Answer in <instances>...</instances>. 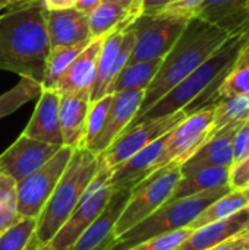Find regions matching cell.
Segmentation results:
<instances>
[{
	"mask_svg": "<svg viewBox=\"0 0 249 250\" xmlns=\"http://www.w3.org/2000/svg\"><path fill=\"white\" fill-rule=\"evenodd\" d=\"M248 120H249V117H248Z\"/></svg>",
	"mask_w": 249,
	"mask_h": 250,
	"instance_id": "49",
	"label": "cell"
},
{
	"mask_svg": "<svg viewBox=\"0 0 249 250\" xmlns=\"http://www.w3.org/2000/svg\"><path fill=\"white\" fill-rule=\"evenodd\" d=\"M112 100H113V94H106L100 100L92 101L90 104V110H88V116H87L85 139H84L85 148H90L94 144V141L98 138V135L101 133L106 119H107V113H109Z\"/></svg>",
	"mask_w": 249,
	"mask_h": 250,
	"instance_id": "34",
	"label": "cell"
},
{
	"mask_svg": "<svg viewBox=\"0 0 249 250\" xmlns=\"http://www.w3.org/2000/svg\"><path fill=\"white\" fill-rule=\"evenodd\" d=\"M201 3L203 0H172L163 12L185 16V18H194Z\"/></svg>",
	"mask_w": 249,
	"mask_h": 250,
	"instance_id": "37",
	"label": "cell"
},
{
	"mask_svg": "<svg viewBox=\"0 0 249 250\" xmlns=\"http://www.w3.org/2000/svg\"><path fill=\"white\" fill-rule=\"evenodd\" d=\"M192 231H194L192 229L185 227V229H181V230H176L172 233H166L161 236L147 239L128 250H173L179 245H182L191 236Z\"/></svg>",
	"mask_w": 249,
	"mask_h": 250,
	"instance_id": "35",
	"label": "cell"
},
{
	"mask_svg": "<svg viewBox=\"0 0 249 250\" xmlns=\"http://www.w3.org/2000/svg\"><path fill=\"white\" fill-rule=\"evenodd\" d=\"M131 190H113V195L98 218L66 250H106L113 240L114 227Z\"/></svg>",
	"mask_w": 249,
	"mask_h": 250,
	"instance_id": "15",
	"label": "cell"
},
{
	"mask_svg": "<svg viewBox=\"0 0 249 250\" xmlns=\"http://www.w3.org/2000/svg\"><path fill=\"white\" fill-rule=\"evenodd\" d=\"M163 59L126 63L122 70L113 78L107 88V94H117L131 89H147L153 78L156 76Z\"/></svg>",
	"mask_w": 249,
	"mask_h": 250,
	"instance_id": "25",
	"label": "cell"
},
{
	"mask_svg": "<svg viewBox=\"0 0 249 250\" xmlns=\"http://www.w3.org/2000/svg\"><path fill=\"white\" fill-rule=\"evenodd\" d=\"M37 229L35 218H21L0 236V250H25Z\"/></svg>",
	"mask_w": 249,
	"mask_h": 250,
	"instance_id": "33",
	"label": "cell"
},
{
	"mask_svg": "<svg viewBox=\"0 0 249 250\" xmlns=\"http://www.w3.org/2000/svg\"><path fill=\"white\" fill-rule=\"evenodd\" d=\"M90 94V91H78L60 95L59 120L63 146L72 149L84 146L87 116L91 104Z\"/></svg>",
	"mask_w": 249,
	"mask_h": 250,
	"instance_id": "17",
	"label": "cell"
},
{
	"mask_svg": "<svg viewBox=\"0 0 249 250\" xmlns=\"http://www.w3.org/2000/svg\"><path fill=\"white\" fill-rule=\"evenodd\" d=\"M73 149L62 146L45 164L16 183L18 211L21 218H38L59 183Z\"/></svg>",
	"mask_w": 249,
	"mask_h": 250,
	"instance_id": "9",
	"label": "cell"
},
{
	"mask_svg": "<svg viewBox=\"0 0 249 250\" xmlns=\"http://www.w3.org/2000/svg\"><path fill=\"white\" fill-rule=\"evenodd\" d=\"M142 98L144 89H131L113 94L104 127L88 149L95 155H101L134 120L139 110Z\"/></svg>",
	"mask_w": 249,
	"mask_h": 250,
	"instance_id": "13",
	"label": "cell"
},
{
	"mask_svg": "<svg viewBox=\"0 0 249 250\" xmlns=\"http://www.w3.org/2000/svg\"><path fill=\"white\" fill-rule=\"evenodd\" d=\"M230 186H223L210 192H204L194 196H186L175 201H167L150 217L139 224L112 240L106 250H128L132 246L166 233H172L188 227L210 204L217 198L227 193Z\"/></svg>",
	"mask_w": 249,
	"mask_h": 250,
	"instance_id": "5",
	"label": "cell"
},
{
	"mask_svg": "<svg viewBox=\"0 0 249 250\" xmlns=\"http://www.w3.org/2000/svg\"><path fill=\"white\" fill-rule=\"evenodd\" d=\"M25 250H43V248H41V246L35 242V239L32 237V239H31V242H29V245L26 246V249Z\"/></svg>",
	"mask_w": 249,
	"mask_h": 250,
	"instance_id": "44",
	"label": "cell"
},
{
	"mask_svg": "<svg viewBox=\"0 0 249 250\" xmlns=\"http://www.w3.org/2000/svg\"><path fill=\"white\" fill-rule=\"evenodd\" d=\"M110 173V170L100 164L98 173L91 182L81 202L72 211L60 230L53 236V239L43 246V250H66L70 248L78 237L98 218L113 195Z\"/></svg>",
	"mask_w": 249,
	"mask_h": 250,
	"instance_id": "8",
	"label": "cell"
},
{
	"mask_svg": "<svg viewBox=\"0 0 249 250\" xmlns=\"http://www.w3.org/2000/svg\"><path fill=\"white\" fill-rule=\"evenodd\" d=\"M229 171L230 168L227 167H201L191 171H185L182 173V177L178 182L169 201L194 196L227 186Z\"/></svg>",
	"mask_w": 249,
	"mask_h": 250,
	"instance_id": "24",
	"label": "cell"
},
{
	"mask_svg": "<svg viewBox=\"0 0 249 250\" xmlns=\"http://www.w3.org/2000/svg\"><path fill=\"white\" fill-rule=\"evenodd\" d=\"M181 177V166L167 164L132 188L122 214L117 218L113 239L122 236L164 205L170 199Z\"/></svg>",
	"mask_w": 249,
	"mask_h": 250,
	"instance_id": "6",
	"label": "cell"
},
{
	"mask_svg": "<svg viewBox=\"0 0 249 250\" xmlns=\"http://www.w3.org/2000/svg\"><path fill=\"white\" fill-rule=\"evenodd\" d=\"M247 229H249V207L226 220L216 221L194 230L182 245L173 250H208Z\"/></svg>",
	"mask_w": 249,
	"mask_h": 250,
	"instance_id": "22",
	"label": "cell"
},
{
	"mask_svg": "<svg viewBox=\"0 0 249 250\" xmlns=\"http://www.w3.org/2000/svg\"><path fill=\"white\" fill-rule=\"evenodd\" d=\"M249 207L248 196L245 190H233L230 189L227 193L217 198L213 204H210L188 227L192 230H197L200 227H204L207 224L226 220L232 217L233 214L239 212L241 209Z\"/></svg>",
	"mask_w": 249,
	"mask_h": 250,
	"instance_id": "26",
	"label": "cell"
},
{
	"mask_svg": "<svg viewBox=\"0 0 249 250\" xmlns=\"http://www.w3.org/2000/svg\"><path fill=\"white\" fill-rule=\"evenodd\" d=\"M189 19L191 18L164 12L139 15L132 22L135 44L128 63L163 59L175 45Z\"/></svg>",
	"mask_w": 249,
	"mask_h": 250,
	"instance_id": "7",
	"label": "cell"
},
{
	"mask_svg": "<svg viewBox=\"0 0 249 250\" xmlns=\"http://www.w3.org/2000/svg\"><path fill=\"white\" fill-rule=\"evenodd\" d=\"M91 40L81 41L78 44L66 45V47H56L50 50V54L47 57L45 63V73L43 81V89H54L59 79L68 72L76 56L87 47V44Z\"/></svg>",
	"mask_w": 249,
	"mask_h": 250,
	"instance_id": "27",
	"label": "cell"
},
{
	"mask_svg": "<svg viewBox=\"0 0 249 250\" xmlns=\"http://www.w3.org/2000/svg\"><path fill=\"white\" fill-rule=\"evenodd\" d=\"M208 250H249V229L220 242Z\"/></svg>",
	"mask_w": 249,
	"mask_h": 250,
	"instance_id": "38",
	"label": "cell"
},
{
	"mask_svg": "<svg viewBox=\"0 0 249 250\" xmlns=\"http://www.w3.org/2000/svg\"><path fill=\"white\" fill-rule=\"evenodd\" d=\"M41 91H43L41 83L22 76L21 81L13 88H10L9 91L0 95V120L15 113L26 103L38 98Z\"/></svg>",
	"mask_w": 249,
	"mask_h": 250,
	"instance_id": "30",
	"label": "cell"
},
{
	"mask_svg": "<svg viewBox=\"0 0 249 250\" xmlns=\"http://www.w3.org/2000/svg\"><path fill=\"white\" fill-rule=\"evenodd\" d=\"M47 32L50 47H66L81 41L91 40L88 16L78 12L75 7L45 12Z\"/></svg>",
	"mask_w": 249,
	"mask_h": 250,
	"instance_id": "20",
	"label": "cell"
},
{
	"mask_svg": "<svg viewBox=\"0 0 249 250\" xmlns=\"http://www.w3.org/2000/svg\"><path fill=\"white\" fill-rule=\"evenodd\" d=\"M245 193H247V196H248V204H249V188L245 190Z\"/></svg>",
	"mask_w": 249,
	"mask_h": 250,
	"instance_id": "47",
	"label": "cell"
},
{
	"mask_svg": "<svg viewBox=\"0 0 249 250\" xmlns=\"http://www.w3.org/2000/svg\"><path fill=\"white\" fill-rule=\"evenodd\" d=\"M43 0H25L0 15V69L43 85L50 41Z\"/></svg>",
	"mask_w": 249,
	"mask_h": 250,
	"instance_id": "1",
	"label": "cell"
},
{
	"mask_svg": "<svg viewBox=\"0 0 249 250\" xmlns=\"http://www.w3.org/2000/svg\"><path fill=\"white\" fill-rule=\"evenodd\" d=\"M248 122H249V120H248Z\"/></svg>",
	"mask_w": 249,
	"mask_h": 250,
	"instance_id": "50",
	"label": "cell"
},
{
	"mask_svg": "<svg viewBox=\"0 0 249 250\" xmlns=\"http://www.w3.org/2000/svg\"><path fill=\"white\" fill-rule=\"evenodd\" d=\"M19 220L16 182L0 173V236Z\"/></svg>",
	"mask_w": 249,
	"mask_h": 250,
	"instance_id": "31",
	"label": "cell"
},
{
	"mask_svg": "<svg viewBox=\"0 0 249 250\" xmlns=\"http://www.w3.org/2000/svg\"><path fill=\"white\" fill-rule=\"evenodd\" d=\"M235 64L236 66H249V40L248 42L245 44V47L242 48V51H241V54H239Z\"/></svg>",
	"mask_w": 249,
	"mask_h": 250,
	"instance_id": "42",
	"label": "cell"
},
{
	"mask_svg": "<svg viewBox=\"0 0 249 250\" xmlns=\"http://www.w3.org/2000/svg\"><path fill=\"white\" fill-rule=\"evenodd\" d=\"M249 117V95L227 97L214 105V122L208 138L232 123H242Z\"/></svg>",
	"mask_w": 249,
	"mask_h": 250,
	"instance_id": "28",
	"label": "cell"
},
{
	"mask_svg": "<svg viewBox=\"0 0 249 250\" xmlns=\"http://www.w3.org/2000/svg\"><path fill=\"white\" fill-rule=\"evenodd\" d=\"M229 37L230 34L225 29L201 21L200 18H191L175 45L163 57L156 76L144 91L142 103L134 120L142 116L170 89L192 73Z\"/></svg>",
	"mask_w": 249,
	"mask_h": 250,
	"instance_id": "3",
	"label": "cell"
},
{
	"mask_svg": "<svg viewBox=\"0 0 249 250\" xmlns=\"http://www.w3.org/2000/svg\"><path fill=\"white\" fill-rule=\"evenodd\" d=\"M244 123V122H242ZM242 123H232L208 138L182 166L181 171H191L201 167H227L233 166V139Z\"/></svg>",
	"mask_w": 249,
	"mask_h": 250,
	"instance_id": "19",
	"label": "cell"
},
{
	"mask_svg": "<svg viewBox=\"0 0 249 250\" xmlns=\"http://www.w3.org/2000/svg\"><path fill=\"white\" fill-rule=\"evenodd\" d=\"M172 0H141V15H156L163 12Z\"/></svg>",
	"mask_w": 249,
	"mask_h": 250,
	"instance_id": "39",
	"label": "cell"
},
{
	"mask_svg": "<svg viewBox=\"0 0 249 250\" xmlns=\"http://www.w3.org/2000/svg\"><path fill=\"white\" fill-rule=\"evenodd\" d=\"M59 104L60 95L54 89H43L22 135L45 144L63 146L59 120Z\"/></svg>",
	"mask_w": 249,
	"mask_h": 250,
	"instance_id": "16",
	"label": "cell"
},
{
	"mask_svg": "<svg viewBox=\"0 0 249 250\" xmlns=\"http://www.w3.org/2000/svg\"><path fill=\"white\" fill-rule=\"evenodd\" d=\"M186 116L188 114L181 110L169 116L144 120L134 127L123 130L119 138L101 155H98L100 164L112 171L126 160H129L132 155L144 149L147 145L175 129Z\"/></svg>",
	"mask_w": 249,
	"mask_h": 250,
	"instance_id": "10",
	"label": "cell"
},
{
	"mask_svg": "<svg viewBox=\"0 0 249 250\" xmlns=\"http://www.w3.org/2000/svg\"><path fill=\"white\" fill-rule=\"evenodd\" d=\"M103 1H109V3H114V4H119L125 9H131L132 6H138L141 7V0H103Z\"/></svg>",
	"mask_w": 249,
	"mask_h": 250,
	"instance_id": "43",
	"label": "cell"
},
{
	"mask_svg": "<svg viewBox=\"0 0 249 250\" xmlns=\"http://www.w3.org/2000/svg\"><path fill=\"white\" fill-rule=\"evenodd\" d=\"M100 168V157L88 148L81 146L73 149L72 157L48 198L43 212L37 218L34 233L35 242L43 248L60 230L72 211L81 202L91 182Z\"/></svg>",
	"mask_w": 249,
	"mask_h": 250,
	"instance_id": "4",
	"label": "cell"
},
{
	"mask_svg": "<svg viewBox=\"0 0 249 250\" xmlns=\"http://www.w3.org/2000/svg\"><path fill=\"white\" fill-rule=\"evenodd\" d=\"M9 3H10V6L13 7V6H16V4H19V3H22V1H25V0H7Z\"/></svg>",
	"mask_w": 249,
	"mask_h": 250,
	"instance_id": "46",
	"label": "cell"
},
{
	"mask_svg": "<svg viewBox=\"0 0 249 250\" xmlns=\"http://www.w3.org/2000/svg\"><path fill=\"white\" fill-rule=\"evenodd\" d=\"M62 146L45 144L21 133V136L0 154V173L16 183L45 164Z\"/></svg>",
	"mask_w": 249,
	"mask_h": 250,
	"instance_id": "12",
	"label": "cell"
},
{
	"mask_svg": "<svg viewBox=\"0 0 249 250\" xmlns=\"http://www.w3.org/2000/svg\"><path fill=\"white\" fill-rule=\"evenodd\" d=\"M214 122V105L188 114L169 135L157 170L167 164L182 166L207 139Z\"/></svg>",
	"mask_w": 249,
	"mask_h": 250,
	"instance_id": "11",
	"label": "cell"
},
{
	"mask_svg": "<svg viewBox=\"0 0 249 250\" xmlns=\"http://www.w3.org/2000/svg\"><path fill=\"white\" fill-rule=\"evenodd\" d=\"M135 21V18H126L123 22H120L112 32H109V35L106 37L100 56H98V63H97V75L94 79V83L91 86V94H90V100L97 101L101 97H104L107 94V88L112 82L110 79V72L113 69L114 60L119 54L123 37H125V31L128 29V26Z\"/></svg>",
	"mask_w": 249,
	"mask_h": 250,
	"instance_id": "23",
	"label": "cell"
},
{
	"mask_svg": "<svg viewBox=\"0 0 249 250\" xmlns=\"http://www.w3.org/2000/svg\"><path fill=\"white\" fill-rule=\"evenodd\" d=\"M248 40L249 29L230 35L205 62L160 98L150 110L132 120L126 129H131L144 120L169 116L181 110L191 114L204 107H211L213 95L235 66Z\"/></svg>",
	"mask_w": 249,
	"mask_h": 250,
	"instance_id": "2",
	"label": "cell"
},
{
	"mask_svg": "<svg viewBox=\"0 0 249 250\" xmlns=\"http://www.w3.org/2000/svg\"><path fill=\"white\" fill-rule=\"evenodd\" d=\"M229 186L233 190H247L249 188V155L230 167Z\"/></svg>",
	"mask_w": 249,
	"mask_h": 250,
	"instance_id": "36",
	"label": "cell"
},
{
	"mask_svg": "<svg viewBox=\"0 0 249 250\" xmlns=\"http://www.w3.org/2000/svg\"><path fill=\"white\" fill-rule=\"evenodd\" d=\"M126 18H135L129 15V10L109 1H101L90 15H88V26L91 37H101L112 32L120 22ZM136 19V18H135Z\"/></svg>",
	"mask_w": 249,
	"mask_h": 250,
	"instance_id": "29",
	"label": "cell"
},
{
	"mask_svg": "<svg viewBox=\"0 0 249 250\" xmlns=\"http://www.w3.org/2000/svg\"><path fill=\"white\" fill-rule=\"evenodd\" d=\"M235 95H249V66L235 64L232 67L213 95L210 105H216L217 101Z\"/></svg>",
	"mask_w": 249,
	"mask_h": 250,
	"instance_id": "32",
	"label": "cell"
},
{
	"mask_svg": "<svg viewBox=\"0 0 249 250\" xmlns=\"http://www.w3.org/2000/svg\"><path fill=\"white\" fill-rule=\"evenodd\" d=\"M103 0H75V9L84 15H90Z\"/></svg>",
	"mask_w": 249,
	"mask_h": 250,
	"instance_id": "41",
	"label": "cell"
},
{
	"mask_svg": "<svg viewBox=\"0 0 249 250\" xmlns=\"http://www.w3.org/2000/svg\"><path fill=\"white\" fill-rule=\"evenodd\" d=\"M247 9H248V12H249V0H248V3H247Z\"/></svg>",
	"mask_w": 249,
	"mask_h": 250,
	"instance_id": "48",
	"label": "cell"
},
{
	"mask_svg": "<svg viewBox=\"0 0 249 250\" xmlns=\"http://www.w3.org/2000/svg\"><path fill=\"white\" fill-rule=\"evenodd\" d=\"M248 0H203L195 18L216 25L230 35L248 31Z\"/></svg>",
	"mask_w": 249,
	"mask_h": 250,
	"instance_id": "21",
	"label": "cell"
},
{
	"mask_svg": "<svg viewBox=\"0 0 249 250\" xmlns=\"http://www.w3.org/2000/svg\"><path fill=\"white\" fill-rule=\"evenodd\" d=\"M45 10H62L75 6V0H43Z\"/></svg>",
	"mask_w": 249,
	"mask_h": 250,
	"instance_id": "40",
	"label": "cell"
},
{
	"mask_svg": "<svg viewBox=\"0 0 249 250\" xmlns=\"http://www.w3.org/2000/svg\"><path fill=\"white\" fill-rule=\"evenodd\" d=\"M107 35L91 38V41L87 44V47L76 56V59L68 69V72L59 79V82L54 86V91L59 95L72 94V92H78V91H90L91 92V86H92L95 75H97L98 56H100L103 42Z\"/></svg>",
	"mask_w": 249,
	"mask_h": 250,
	"instance_id": "18",
	"label": "cell"
},
{
	"mask_svg": "<svg viewBox=\"0 0 249 250\" xmlns=\"http://www.w3.org/2000/svg\"><path fill=\"white\" fill-rule=\"evenodd\" d=\"M10 7L12 6H10V3L7 0H0V12L4 10V9H10Z\"/></svg>",
	"mask_w": 249,
	"mask_h": 250,
	"instance_id": "45",
	"label": "cell"
},
{
	"mask_svg": "<svg viewBox=\"0 0 249 250\" xmlns=\"http://www.w3.org/2000/svg\"><path fill=\"white\" fill-rule=\"evenodd\" d=\"M170 132L156 139L144 149H141L129 160H126L125 163H122L120 166L112 170L110 185L113 190H131L132 188H135L138 183H141L144 179H147L151 173L157 170L160 157L163 154Z\"/></svg>",
	"mask_w": 249,
	"mask_h": 250,
	"instance_id": "14",
	"label": "cell"
}]
</instances>
